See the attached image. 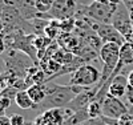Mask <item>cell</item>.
<instances>
[{
	"instance_id": "6da1fadb",
	"label": "cell",
	"mask_w": 133,
	"mask_h": 125,
	"mask_svg": "<svg viewBox=\"0 0 133 125\" xmlns=\"http://www.w3.org/2000/svg\"><path fill=\"white\" fill-rule=\"evenodd\" d=\"M45 84V83H44ZM47 87V84H45ZM84 88L76 87V85H56L52 84V88H47V98L39 104L41 109H51V108H61L64 105H68L71 101L79 95Z\"/></svg>"
},
{
	"instance_id": "7a4b0ae2",
	"label": "cell",
	"mask_w": 133,
	"mask_h": 125,
	"mask_svg": "<svg viewBox=\"0 0 133 125\" xmlns=\"http://www.w3.org/2000/svg\"><path fill=\"white\" fill-rule=\"evenodd\" d=\"M120 47L121 45L116 43H104L100 48V59H101L104 67L101 71V80L97 84V88L100 89L112 76L113 71L116 69V67L120 60Z\"/></svg>"
},
{
	"instance_id": "3957f363",
	"label": "cell",
	"mask_w": 133,
	"mask_h": 125,
	"mask_svg": "<svg viewBox=\"0 0 133 125\" xmlns=\"http://www.w3.org/2000/svg\"><path fill=\"white\" fill-rule=\"evenodd\" d=\"M100 80H101V71H98L92 64L85 63L77 68L75 72H72L69 84L81 88H89L97 85Z\"/></svg>"
},
{
	"instance_id": "277c9868",
	"label": "cell",
	"mask_w": 133,
	"mask_h": 125,
	"mask_svg": "<svg viewBox=\"0 0 133 125\" xmlns=\"http://www.w3.org/2000/svg\"><path fill=\"white\" fill-rule=\"evenodd\" d=\"M118 5L110 4L109 2H96L92 0V3L85 7V15L93 20L95 23H105V24H110L112 23V17L115 11L117 9Z\"/></svg>"
},
{
	"instance_id": "5b68a950",
	"label": "cell",
	"mask_w": 133,
	"mask_h": 125,
	"mask_svg": "<svg viewBox=\"0 0 133 125\" xmlns=\"http://www.w3.org/2000/svg\"><path fill=\"white\" fill-rule=\"evenodd\" d=\"M103 107V116L110 120H118L121 116L129 113L127 105L121 101L118 97H113L110 95H107L105 98L101 101Z\"/></svg>"
},
{
	"instance_id": "8992f818",
	"label": "cell",
	"mask_w": 133,
	"mask_h": 125,
	"mask_svg": "<svg viewBox=\"0 0 133 125\" xmlns=\"http://www.w3.org/2000/svg\"><path fill=\"white\" fill-rule=\"evenodd\" d=\"M92 29L104 43H116L123 45L125 43V37L113 27V24H105V23H95L92 24Z\"/></svg>"
},
{
	"instance_id": "52a82bcc",
	"label": "cell",
	"mask_w": 133,
	"mask_h": 125,
	"mask_svg": "<svg viewBox=\"0 0 133 125\" xmlns=\"http://www.w3.org/2000/svg\"><path fill=\"white\" fill-rule=\"evenodd\" d=\"M110 24H113V27L125 37V35L130 31V28L133 27L132 24V20H130V12L129 9L121 3L118 4L117 9L115 11L113 14V17H112V23Z\"/></svg>"
},
{
	"instance_id": "ba28073f",
	"label": "cell",
	"mask_w": 133,
	"mask_h": 125,
	"mask_svg": "<svg viewBox=\"0 0 133 125\" xmlns=\"http://www.w3.org/2000/svg\"><path fill=\"white\" fill-rule=\"evenodd\" d=\"M130 64H133V43L125 41L120 47V60H118V64H117L116 69L113 71L112 76L109 77L108 81H112V78L115 76H117L118 73H121V69H123L124 67L130 65Z\"/></svg>"
},
{
	"instance_id": "9c48e42d",
	"label": "cell",
	"mask_w": 133,
	"mask_h": 125,
	"mask_svg": "<svg viewBox=\"0 0 133 125\" xmlns=\"http://www.w3.org/2000/svg\"><path fill=\"white\" fill-rule=\"evenodd\" d=\"M65 121V116L60 108H51L43 112V115L37 117V125H63Z\"/></svg>"
},
{
	"instance_id": "30bf717a",
	"label": "cell",
	"mask_w": 133,
	"mask_h": 125,
	"mask_svg": "<svg viewBox=\"0 0 133 125\" xmlns=\"http://www.w3.org/2000/svg\"><path fill=\"white\" fill-rule=\"evenodd\" d=\"M128 76H124L118 73L117 76H115L112 78V81L109 84L108 88V95L113 96V97H118V98H123L127 95V90H128Z\"/></svg>"
},
{
	"instance_id": "8fae6325",
	"label": "cell",
	"mask_w": 133,
	"mask_h": 125,
	"mask_svg": "<svg viewBox=\"0 0 133 125\" xmlns=\"http://www.w3.org/2000/svg\"><path fill=\"white\" fill-rule=\"evenodd\" d=\"M15 103L21 109H37L39 105L32 100L28 90H17L15 93Z\"/></svg>"
},
{
	"instance_id": "7c38bea8",
	"label": "cell",
	"mask_w": 133,
	"mask_h": 125,
	"mask_svg": "<svg viewBox=\"0 0 133 125\" xmlns=\"http://www.w3.org/2000/svg\"><path fill=\"white\" fill-rule=\"evenodd\" d=\"M59 44L61 45V48H65V49H68V51L76 53L77 49L80 48L81 41H80L79 37H76L75 35H72V33H69V32H64V33H63V36L59 39Z\"/></svg>"
},
{
	"instance_id": "4fadbf2b",
	"label": "cell",
	"mask_w": 133,
	"mask_h": 125,
	"mask_svg": "<svg viewBox=\"0 0 133 125\" xmlns=\"http://www.w3.org/2000/svg\"><path fill=\"white\" fill-rule=\"evenodd\" d=\"M29 96L32 97V100L39 105L41 104L44 100L47 98V87L45 84H32L29 85V88L27 89Z\"/></svg>"
},
{
	"instance_id": "5bb4252c",
	"label": "cell",
	"mask_w": 133,
	"mask_h": 125,
	"mask_svg": "<svg viewBox=\"0 0 133 125\" xmlns=\"http://www.w3.org/2000/svg\"><path fill=\"white\" fill-rule=\"evenodd\" d=\"M52 59H55L60 65H68V64H71V63L75 61L76 56H75L73 52L65 49V48H57L56 52L53 53Z\"/></svg>"
},
{
	"instance_id": "9a60e30c",
	"label": "cell",
	"mask_w": 133,
	"mask_h": 125,
	"mask_svg": "<svg viewBox=\"0 0 133 125\" xmlns=\"http://www.w3.org/2000/svg\"><path fill=\"white\" fill-rule=\"evenodd\" d=\"M87 117L89 120H96L98 117L103 116V107H101V101L98 100H93L91 101L87 107Z\"/></svg>"
},
{
	"instance_id": "2e32d148",
	"label": "cell",
	"mask_w": 133,
	"mask_h": 125,
	"mask_svg": "<svg viewBox=\"0 0 133 125\" xmlns=\"http://www.w3.org/2000/svg\"><path fill=\"white\" fill-rule=\"evenodd\" d=\"M56 0H35V9L37 14H47L52 9Z\"/></svg>"
},
{
	"instance_id": "e0dca14e",
	"label": "cell",
	"mask_w": 133,
	"mask_h": 125,
	"mask_svg": "<svg viewBox=\"0 0 133 125\" xmlns=\"http://www.w3.org/2000/svg\"><path fill=\"white\" fill-rule=\"evenodd\" d=\"M117 125H133V116L130 113H127V115L121 116L117 120Z\"/></svg>"
},
{
	"instance_id": "ac0fdd59",
	"label": "cell",
	"mask_w": 133,
	"mask_h": 125,
	"mask_svg": "<svg viewBox=\"0 0 133 125\" xmlns=\"http://www.w3.org/2000/svg\"><path fill=\"white\" fill-rule=\"evenodd\" d=\"M11 122H12V125H25V119L21 115H12Z\"/></svg>"
},
{
	"instance_id": "d6986e66",
	"label": "cell",
	"mask_w": 133,
	"mask_h": 125,
	"mask_svg": "<svg viewBox=\"0 0 133 125\" xmlns=\"http://www.w3.org/2000/svg\"><path fill=\"white\" fill-rule=\"evenodd\" d=\"M7 49V41L3 35H0V55H3Z\"/></svg>"
},
{
	"instance_id": "ffe728a7",
	"label": "cell",
	"mask_w": 133,
	"mask_h": 125,
	"mask_svg": "<svg viewBox=\"0 0 133 125\" xmlns=\"http://www.w3.org/2000/svg\"><path fill=\"white\" fill-rule=\"evenodd\" d=\"M0 125H12V122H11V117H7L4 115L0 116Z\"/></svg>"
},
{
	"instance_id": "44dd1931",
	"label": "cell",
	"mask_w": 133,
	"mask_h": 125,
	"mask_svg": "<svg viewBox=\"0 0 133 125\" xmlns=\"http://www.w3.org/2000/svg\"><path fill=\"white\" fill-rule=\"evenodd\" d=\"M121 3H123L129 11L133 9V0H121Z\"/></svg>"
},
{
	"instance_id": "7402d4cb",
	"label": "cell",
	"mask_w": 133,
	"mask_h": 125,
	"mask_svg": "<svg viewBox=\"0 0 133 125\" xmlns=\"http://www.w3.org/2000/svg\"><path fill=\"white\" fill-rule=\"evenodd\" d=\"M125 41H130V43H133V27L130 28V31L125 35Z\"/></svg>"
},
{
	"instance_id": "603a6c76",
	"label": "cell",
	"mask_w": 133,
	"mask_h": 125,
	"mask_svg": "<svg viewBox=\"0 0 133 125\" xmlns=\"http://www.w3.org/2000/svg\"><path fill=\"white\" fill-rule=\"evenodd\" d=\"M128 84H129V87L133 88V71H130L128 73Z\"/></svg>"
},
{
	"instance_id": "cb8c5ba5",
	"label": "cell",
	"mask_w": 133,
	"mask_h": 125,
	"mask_svg": "<svg viewBox=\"0 0 133 125\" xmlns=\"http://www.w3.org/2000/svg\"><path fill=\"white\" fill-rule=\"evenodd\" d=\"M4 28H5V24H4L3 19L0 17V35H3V32H4Z\"/></svg>"
},
{
	"instance_id": "d4e9b609",
	"label": "cell",
	"mask_w": 133,
	"mask_h": 125,
	"mask_svg": "<svg viewBox=\"0 0 133 125\" xmlns=\"http://www.w3.org/2000/svg\"><path fill=\"white\" fill-rule=\"evenodd\" d=\"M109 3L115 4V5H118V4H121V0H109Z\"/></svg>"
},
{
	"instance_id": "484cf974",
	"label": "cell",
	"mask_w": 133,
	"mask_h": 125,
	"mask_svg": "<svg viewBox=\"0 0 133 125\" xmlns=\"http://www.w3.org/2000/svg\"><path fill=\"white\" fill-rule=\"evenodd\" d=\"M0 2H2V0H0Z\"/></svg>"
},
{
	"instance_id": "4316f807",
	"label": "cell",
	"mask_w": 133,
	"mask_h": 125,
	"mask_svg": "<svg viewBox=\"0 0 133 125\" xmlns=\"http://www.w3.org/2000/svg\"><path fill=\"white\" fill-rule=\"evenodd\" d=\"M132 11H133V9H132Z\"/></svg>"
}]
</instances>
